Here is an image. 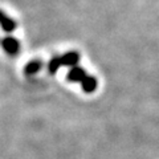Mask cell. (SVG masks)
Here are the masks:
<instances>
[{
    "label": "cell",
    "mask_w": 159,
    "mask_h": 159,
    "mask_svg": "<svg viewBox=\"0 0 159 159\" xmlns=\"http://www.w3.org/2000/svg\"><path fill=\"white\" fill-rule=\"evenodd\" d=\"M2 44H3V48L6 49V51L9 54H15V53H17V51H19V43H17V40H15L12 37L4 39Z\"/></svg>",
    "instance_id": "cell-1"
},
{
    "label": "cell",
    "mask_w": 159,
    "mask_h": 159,
    "mask_svg": "<svg viewBox=\"0 0 159 159\" xmlns=\"http://www.w3.org/2000/svg\"><path fill=\"white\" fill-rule=\"evenodd\" d=\"M85 77H86V73L84 72V69L77 68V66H74L72 70L68 73V78L70 80V81H73V82H77V81L82 82V80Z\"/></svg>",
    "instance_id": "cell-2"
},
{
    "label": "cell",
    "mask_w": 159,
    "mask_h": 159,
    "mask_svg": "<svg viewBox=\"0 0 159 159\" xmlns=\"http://www.w3.org/2000/svg\"><path fill=\"white\" fill-rule=\"evenodd\" d=\"M82 89L88 93H92L97 89V80L92 76H86L82 80Z\"/></svg>",
    "instance_id": "cell-3"
},
{
    "label": "cell",
    "mask_w": 159,
    "mask_h": 159,
    "mask_svg": "<svg viewBox=\"0 0 159 159\" xmlns=\"http://www.w3.org/2000/svg\"><path fill=\"white\" fill-rule=\"evenodd\" d=\"M78 62V54L76 52H69L65 56L61 57V64L62 65H76Z\"/></svg>",
    "instance_id": "cell-4"
},
{
    "label": "cell",
    "mask_w": 159,
    "mask_h": 159,
    "mask_svg": "<svg viewBox=\"0 0 159 159\" xmlns=\"http://www.w3.org/2000/svg\"><path fill=\"white\" fill-rule=\"evenodd\" d=\"M40 68H41V64H40V61H31L27 65L25 72H27V74H33V73H36Z\"/></svg>",
    "instance_id": "cell-5"
},
{
    "label": "cell",
    "mask_w": 159,
    "mask_h": 159,
    "mask_svg": "<svg viewBox=\"0 0 159 159\" xmlns=\"http://www.w3.org/2000/svg\"><path fill=\"white\" fill-rule=\"evenodd\" d=\"M61 65H62L61 64V57H56V58L52 60L51 64H49V69H51V72H56Z\"/></svg>",
    "instance_id": "cell-6"
}]
</instances>
